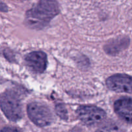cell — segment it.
Returning a JSON list of instances; mask_svg holds the SVG:
<instances>
[{
    "mask_svg": "<svg viewBox=\"0 0 132 132\" xmlns=\"http://www.w3.org/2000/svg\"><path fill=\"white\" fill-rule=\"evenodd\" d=\"M57 2L54 1H41L28 10L26 14V21L33 28H43L59 13Z\"/></svg>",
    "mask_w": 132,
    "mask_h": 132,
    "instance_id": "obj_1",
    "label": "cell"
},
{
    "mask_svg": "<svg viewBox=\"0 0 132 132\" xmlns=\"http://www.w3.org/2000/svg\"><path fill=\"white\" fill-rule=\"evenodd\" d=\"M114 110L119 117L128 124L131 122V99L122 98L115 102Z\"/></svg>",
    "mask_w": 132,
    "mask_h": 132,
    "instance_id": "obj_7",
    "label": "cell"
},
{
    "mask_svg": "<svg viewBox=\"0 0 132 132\" xmlns=\"http://www.w3.org/2000/svg\"><path fill=\"white\" fill-rule=\"evenodd\" d=\"M0 106L5 116L11 121H18L22 117V105L16 93L8 91L0 99Z\"/></svg>",
    "mask_w": 132,
    "mask_h": 132,
    "instance_id": "obj_2",
    "label": "cell"
},
{
    "mask_svg": "<svg viewBox=\"0 0 132 132\" xmlns=\"http://www.w3.org/2000/svg\"><path fill=\"white\" fill-rule=\"evenodd\" d=\"M27 113L30 119L39 127L48 126L54 121L52 112L46 104L33 102L28 104Z\"/></svg>",
    "mask_w": 132,
    "mask_h": 132,
    "instance_id": "obj_3",
    "label": "cell"
},
{
    "mask_svg": "<svg viewBox=\"0 0 132 132\" xmlns=\"http://www.w3.org/2000/svg\"><path fill=\"white\" fill-rule=\"evenodd\" d=\"M110 90L118 93H131V78L126 74H116L106 79Z\"/></svg>",
    "mask_w": 132,
    "mask_h": 132,
    "instance_id": "obj_5",
    "label": "cell"
},
{
    "mask_svg": "<svg viewBox=\"0 0 132 132\" xmlns=\"http://www.w3.org/2000/svg\"><path fill=\"white\" fill-rule=\"evenodd\" d=\"M0 10L1 11H7L8 10V7L6 6L5 3H3V2L0 1Z\"/></svg>",
    "mask_w": 132,
    "mask_h": 132,
    "instance_id": "obj_11",
    "label": "cell"
},
{
    "mask_svg": "<svg viewBox=\"0 0 132 132\" xmlns=\"http://www.w3.org/2000/svg\"><path fill=\"white\" fill-rule=\"evenodd\" d=\"M56 111L59 116L63 119H67V112L65 107L62 104H59L56 106Z\"/></svg>",
    "mask_w": 132,
    "mask_h": 132,
    "instance_id": "obj_9",
    "label": "cell"
},
{
    "mask_svg": "<svg viewBox=\"0 0 132 132\" xmlns=\"http://www.w3.org/2000/svg\"><path fill=\"white\" fill-rule=\"evenodd\" d=\"M97 132H122V130L116 124L108 123L103 125Z\"/></svg>",
    "mask_w": 132,
    "mask_h": 132,
    "instance_id": "obj_8",
    "label": "cell"
},
{
    "mask_svg": "<svg viewBox=\"0 0 132 132\" xmlns=\"http://www.w3.org/2000/svg\"><path fill=\"white\" fill-rule=\"evenodd\" d=\"M0 132H22L20 130H18L17 129L12 128H5L0 130Z\"/></svg>",
    "mask_w": 132,
    "mask_h": 132,
    "instance_id": "obj_10",
    "label": "cell"
},
{
    "mask_svg": "<svg viewBox=\"0 0 132 132\" xmlns=\"http://www.w3.org/2000/svg\"><path fill=\"white\" fill-rule=\"evenodd\" d=\"M25 61L30 69L35 73H43L47 67V56L43 52H33L26 56Z\"/></svg>",
    "mask_w": 132,
    "mask_h": 132,
    "instance_id": "obj_6",
    "label": "cell"
},
{
    "mask_svg": "<svg viewBox=\"0 0 132 132\" xmlns=\"http://www.w3.org/2000/svg\"><path fill=\"white\" fill-rule=\"evenodd\" d=\"M76 113L80 121L89 126L101 123L106 117L103 110L94 106H81Z\"/></svg>",
    "mask_w": 132,
    "mask_h": 132,
    "instance_id": "obj_4",
    "label": "cell"
}]
</instances>
